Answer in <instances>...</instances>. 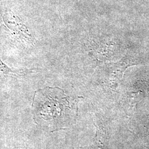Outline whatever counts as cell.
Segmentation results:
<instances>
[{
    "label": "cell",
    "mask_w": 149,
    "mask_h": 149,
    "mask_svg": "<svg viewBox=\"0 0 149 149\" xmlns=\"http://www.w3.org/2000/svg\"><path fill=\"white\" fill-rule=\"evenodd\" d=\"M34 119L40 125L54 132L67 127L76 119L64 91L58 88H45L36 92L34 97Z\"/></svg>",
    "instance_id": "6da1fadb"
},
{
    "label": "cell",
    "mask_w": 149,
    "mask_h": 149,
    "mask_svg": "<svg viewBox=\"0 0 149 149\" xmlns=\"http://www.w3.org/2000/svg\"><path fill=\"white\" fill-rule=\"evenodd\" d=\"M84 149H109L108 139L106 132L97 129L96 135L89 145L82 148Z\"/></svg>",
    "instance_id": "7a4b0ae2"
},
{
    "label": "cell",
    "mask_w": 149,
    "mask_h": 149,
    "mask_svg": "<svg viewBox=\"0 0 149 149\" xmlns=\"http://www.w3.org/2000/svg\"><path fill=\"white\" fill-rule=\"evenodd\" d=\"M28 70L19 69L12 70L9 68L6 65L3 64L2 61L0 60V74L3 75H13V74H23L26 73Z\"/></svg>",
    "instance_id": "3957f363"
}]
</instances>
